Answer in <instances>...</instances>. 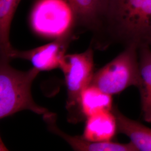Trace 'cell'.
Wrapping results in <instances>:
<instances>
[{"label":"cell","instance_id":"obj_10","mask_svg":"<svg viewBox=\"0 0 151 151\" xmlns=\"http://www.w3.org/2000/svg\"><path fill=\"white\" fill-rule=\"evenodd\" d=\"M111 110L116 119L118 132L127 135L138 151H151V128L127 117L116 106Z\"/></svg>","mask_w":151,"mask_h":151},{"label":"cell","instance_id":"obj_7","mask_svg":"<svg viewBox=\"0 0 151 151\" xmlns=\"http://www.w3.org/2000/svg\"><path fill=\"white\" fill-rule=\"evenodd\" d=\"M44 120L48 129L62 138L75 151H137L133 144L120 143L112 141L93 142L86 139L83 136L68 135L60 129L56 124V115L48 112L43 115Z\"/></svg>","mask_w":151,"mask_h":151},{"label":"cell","instance_id":"obj_2","mask_svg":"<svg viewBox=\"0 0 151 151\" xmlns=\"http://www.w3.org/2000/svg\"><path fill=\"white\" fill-rule=\"evenodd\" d=\"M10 61L0 57V119L26 110L43 115L49 112L32 97V82L40 71L34 67L27 71L17 70Z\"/></svg>","mask_w":151,"mask_h":151},{"label":"cell","instance_id":"obj_6","mask_svg":"<svg viewBox=\"0 0 151 151\" xmlns=\"http://www.w3.org/2000/svg\"><path fill=\"white\" fill-rule=\"evenodd\" d=\"M73 37V32H71L35 48L24 51L14 49L9 57L11 60H27L32 63L33 67L40 71L52 70L60 68Z\"/></svg>","mask_w":151,"mask_h":151},{"label":"cell","instance_id":"obj_3","mask_svg":"<svg viewBox=\"0 0 151 151\" xmlns=\"http://www.w3.org/2000/svg\"><path fill=\"white\" fill-rule=\"evenodd\" d=\"M139 45L131 44L115 58L94 73L91 84L111 95L141 83Z\"/></svg>","mask_w":151,"mask_h":151},{"label":"cell","instance_id":"obj_11","mask_svg":"<svg viewBox=\"0 0 151 151\" xmlns=\"http://www.w3.org/2000/svg\"><path fill=\"white\" fill-rule=\"evenodd\" d=\"M141 83L139 87L142 115L145 121L151 123V46L144 42L139 45Z\"/></svg>","mask_w":151,"mask_h":151},{"label":"cell","instance_id":"obj_4","mask_svg":"<svg viewBox=\"0 0 151 151\" xmlns=\"http://www.w3.org/2000/svg\"><path fill=\"white\" fill-rule=\"evenodd\" d=\"M93 66V51L91 47L80 53L65 54L60 62V68L64 75L67 91L65 107L70 122L82 120L80 99L81 93L91 84Z\"/></svg>","mask_w":151,"mask_h":151},{"label":"cell","instance_id":"obj_1","mask_svg":"<svg viewBox=\"0 0 151 151\" xmlns=\"http://www.w3.org/2000/svg\"><path fill=\"white\" fill-rule=\"evenodd\" d=\"M101 34L124 47L151 38V0H109Z\"/></svg>","mask_w":151,"mask_h":151},{"label":"cell","instance_id":"obj_8","mask_svg":"<svg viewBox=\"0 0 151 151\" xmlns=\"http://www.w3.org/2000/svg\"><path fill=\"white\" fill-rule=\"evenodd\" d=\"M72 9L76 22L96 34H101L109 0H65Z\"/></svg>","mask_w":151,"mask_h":151},{"label":"cell","instance_id":"obj_5","mask_svg":"<svg viewBox=\"0 0 151 151\" xmlns=\"http://www.w3.org/2000/svg\"><path fill=\"white\" fill-rule=\"evenodd\" d=\"M30 22L33 31L38 35L56 39L73 32L76 20L65 0H38L33 7Z\"/></svg>","mask_w":151,"mask_h":151},{"label":"cell","instance_id":"obj_12","mask_svg":"<svg viewBox=\"0 0 151 151\" xmlns=\"http://www.w3.org/2000/svg\"><path fill=\"white\" fill-rule=\"evenodd\" d=\"M79 108L82 119L103 111H110L113 108L112 95L90 85L81 93Z\"/></svg>","mask_w":151,"mask_h":151},{"label":"cell","instance_id":"obj_14","mask_svg":"<svg viewBox=\"0 0 151 151\" xmlns=\"http://www.w3.org/2000/svg\"><path fill=\"white\" fill-rule=\"evenodd\" d=\"M146 43H147L149 44L151 46V38L150 39H148L147 41L146 42Z\"/></svg>","mask_w":151,"mask_h":151},{"label":"cell","instance_id":"obj_13","mask_svg":"<svg viewBox=\"0 0 151 151\" xmlns=\"http://www.w3.org/2000/svg\"><path fill=\"white\" fill-rule=\"evenodd\" d=\"M22 0H0V57L10 59L13 50L10 42L11 23Z\"/></svg>","mask_w":151,"mask_h":151},{"label":"cell","instance_id":"obj_9","mask_svg":"<svg viewBox=\"0 0 151 151\" xmlns=\"http://www.w3.org/2000/svg\"><path fill=\"white\" fill-rule=\"evenodd\" d=\"M82 136L93 142L111 141L118 132L116 119L112 110L103 111L86 118Z\"/></svg>","mask_w":151,"mask_h":151}]
</instances>
